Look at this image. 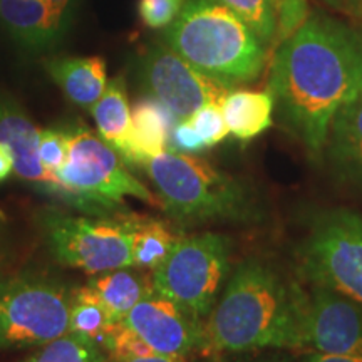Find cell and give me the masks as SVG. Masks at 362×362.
Returning <instances> with one entry per match:
<instances>
[{
  "instance_id": "8",
  "label": "cell",
  "mask_w": 362,
  "mask_h": 362,
  "mask_svg": "<svg viewBox=\"0 0 362 362\" xmlns=\"http://www.w3.org/2000/svg\"><path fill=\"white\" fill-rule=\"evenodd\" d=\"M124 211L86 218L47 206L37 218L45 243L59 264L96 275L134 267L133 238L123 220Z\"/></svg>"
},
{
  "instance_id": "10",
  "label": "cell",
  "mask_w": 362,
  "mask_h": 362,
  "mask_svg": "<svg viewBox=\"0 0 362 362\" xmlns=\"http://www.w3.org/2000/svg\"><path fill=\"white\" fill-rule=\"evenodd\" d=\"M139 74L148 96L168 107L176 121L188 119L206 104H220L232 90L194 69L166 44L144 54Z\"/></svg>"
},
{
  "instance_id": "26",
  "label": "cell",
  "mask_w": 362,
  "mask_h": 362,
  "mask_svg": "<svg viewBox=\"0 0 362 362\" xmlns=\"http://www.w3.org/2000/svg\"><path fill=\"white\" fill-rule=\"evenodd\" d=\"M185 0H138V13L149 29H166L180 16Z\"/></svg>"
},
{
  "instance_id": "5",
  "label": "cell",
  "mask_w": 362,
  "mask_h": 362,
  "mask_svg": "<svg viewBox=\"0 0 362 362\" xmlns=\"http://www.w3.org/2000/svg\"><path fill=\"white\" fill-rule=\"evenodd\" d=\"M71 296L45 275H0V351L44 346L67 334Z\"/></svg>"
},
{
  "instance_id": "11",
  "label": "cell",
  "mask_w": 362,
  "mask_h": 362,
  "mask_svg": "<svg viewBox=\"0 0 362 362\" xmlns=\"http://www.w3.org/2000/svg\"><path fill=\"white\" fill-rule=\"evenodd\" d=\"M40 129L13 99L0 96V143L11 153L13 171L22 181L29 183L37 193L47 194L52 200L88 214L103 216V211L83 194L66 188L57 176L44 170L39 158Z\"/></svg>"
},
{
  "instance_id": "19",
  "label": "cell",
  "mask_w": 362,
  "mask_h": 362,
  "mask_svg": "<svg viewBox=\"0 0 362 362\" xmlns=\"http://www.w3.org/2000/svg\"><path fill=\"white\" fill-rule=\"evenodd\" d=\"M123 220L133 238L134 267L153 272L170 255L180 237L171 232L170 226L151 216L123 214Z\"/></svg>"
},
{
  "instance_id": "35",
  "label": "cell",
  "mask_w": 362,
  "mask_h": 362,
  "mask_svg": "<svg viewBox=\"0 0 362 362\" xmlns=\"http://www.w3.org/2000/svg\"><path fill=\"white\" fill-rule=\"evenodd\" d=\"M322 2L327 4L329 7L337 8V11H342V12H349V13H352V8H351L349 0H322Z\"/></svg>"
},
{
  "instance_id": "17",
  "label": "cell",
  "mask_w": 362,
  "mask_h": 362,
  "mask_svg": "<svg viewBox=\"0 0 362 362\" xmlns=\"http://www.w3.org/2000/svg\"><path fill=\"white\" fill-rule=\"evenodd\" d=\"M86 285L93 288L115 322L123 320L138 302L155 291L151 272L148 274V270L138 267H124L96 274V277Z\"/></svg>"
},
{
  "instance_id": "33",
  "label": "cell",
  "mask_w": 362,
  "mask_h": 362,
  "mask_svg": "<svg viewBox=\"0 0 362 362\" xmlns=\"http://www.w3.org/2000/svg\"><path fill=\"white\" fill-rule=\"evenodd\" d=\"M305 362H362V356H351V354H317L309 356Z\"/></svg>"
},
{
  "instance_id": "3",
  "label": "cell",
  "mask_w": 362,
  "mask_h": 362,
  "mask_svg": "<svg viewBox=\"0 0 362 362\" xmlns=\"http://www.w3.org/2000/svg\"><path fill=\"white\" fill-rule=\"evenodd\" d=\"M165 44L226 89L259 78L269 51L250 27L218 0H185L180 16L166 27Z\"/></svg>"
},
{
  "instance_id": "18",
  "label": "cell",
  "mask_w": 362,
  "mask_h": 362,
  "mask_svg": "<svg viewBox=\"0 0 362 362\" xmlns=\"http://www.w3.org/2000/svg\"><path fill=\"white\" fill-rule=\"evenodd\" d=\"M220 106L228 131L240 141H250L274 123V99L269 90H228Z\"/></svg>"
},
{
  "instance_id": "28",
  "label": "cell",
  "mask_w": 362,
  "mask_h": 362,
  "mask_svg": "<svg viewBox=\"0 0 362 362\" xmlns=\"http://www.w3.org/2000/svg\"><path fill=\"white\" fill-rule=\"evenodd\" d=\"M279 8V42L287 39L296 33L307 17H309V6L307 0H275Z\"/></svg>"
},
{
  "instance_id": "12",
  "label": "cell",
  "mask_w": 362,
  "mask_h": 362,
  "mask_svg": "<svg viewBox=\"0 0 362 362\" xmlns=\"http://www.w3.org/2000/svg\"><path fill=\"white\" fill-rule=\"evenodd\" d=\"M203 322L153 291L138 302L123 319L126 327L133 330L155 354L185 357L205 351Z\"/></svg>"
},
{
  "instance_id": "14",
  "label": "cell",
  "mask_w": 362,
  "mask_h": 362,
  "mask_svg": "<svg viewBox=\"0 0 362 362\" xmlns=\"http://www.w3.org/2000/svg\"><path fill=\"white\" fill-rule=\"evenodd\" d=\"M178 123L166 106L155 98H143L134 103L131 110V128L128 146L123 160L129 165H146V163L168 146L171 129Z\"/></svg>"
},
{
  "instance_id": "20",
  "label": "cell",
  "mask_w": 362,
  "mask_h": 362,
  "mask_svg": "<svg viewBox=\"0 0 362 362\" xmlns=\"http://www.w3.org/2000/svg\"><path fill=\"white\" fill-rule=\"evenodd\" d=\"M93 116L99 136L124 156L131 128V107L123 78L107 83L101 99L94 104Z\"/></svg>"
},
{
  "instance_id": "31",
  "label": "cell",
  "mask_w": 362,
  "mask_h": 362,
  "mask_svg": "<svg viewBox=\"0 0 362 362\" xmlns=\"http://www.w3.org/2000/svg\"><path fill=\"white\" fill-rule=\"evenodd\" d=\"M44 2L45 6H47L49 22H51L54 34H57L62 24V16H64L66 8L69 6L71 0H44Z\"/></svg>"
},
{
  "instance_id": "25",
  "label": "cell",
  "mask_w": 362,
  "mask_h": 362,
  "mask_svg": "<svg viewBox=\"0 0 362 362\" xmlns=\"http://www.w3.org/2000/svg\"><path fill=\"white\" fill-rule=\"evenodd\" d=\"M188 119L194 126V129L198 131V134L202 136L206 148L221 143L230 133L220 104H206Z\"/></svg>"
},
{
  "instance_id": "24",
  "label": "cell",
  "mask_w": 362,
  "mask_h": 362,
  "mask_svg": "<svg viewBox=\"0 0 362 362\" xmlns=\"http://www.w3.org/2000/svg\"><path fill=\"white\" fill-rule=\"evenodd\" d=\"M42 349L22 362H106L107 356L96 342L78 334L64 336L40 346Z\"/></svg>"
},
{
  "instance_id": "6",
  "label": "cell",
  "mask_w": 362,
  "mask_h": 362,
  "mask_svg": "<svg viewBox=\"0 0 362 362\" xmlns=\"http://www.w3.org/2000/svg\"><path fill=\"white\" fill-rule=\"evenodd\" d=\"M232 240L221 233H198L178 240L151 272L153 287L185 310L205 320L218 300L230 269Z\"/></svg>"
},
{
  "instance_id": "27",
  "label": "cell",
  "mask_w": 362,
  "mask_h": 362,
  "mask_svg": "<svg viewBox=\"0 0 362 362\" xmlns=\"http://www.w3.org/2000/svg\"><path fill=\"white\" fill-rule=\"evenodd\" d=\"M67 131L44 129L40 131L39 139V158L44 170L49 175L56 176L57 170L67 156Z\"/></svg>"
},
{
  "instance_id": "22",
  "label": "cell",
  "mask_w": 362,
  "mask_h": 362,
  "mask_svg": "<svg viewBox=\"0 0 362 362\" xmlns=\"http://www.w3.org/2000/svg\"><path fill=\"white\" fill-rule=\"evenodd\" d=\"M0 16L27 44L40 45L56 35L44 0H0Z\"/></svg>"
},
{
  "instance_id": "1",
  "label": "cell",
  "mask_w": 362,
  "mask_h": 362,
  "mask_svg": "<svg viewBox=\"0 0 362 362\" xmlns=\"http://www.w3.org/2000/svg\"><path fill=\"white\" fill-rule=\"evenodd\" d=\"M269 93L274 112L310 156H320L334 116L362 94V35L314 13L274 52Z\"/></svg>"
},
{
  "instance_id": "9",
  "label": "cell",
  "mask_w": 362,
  "mask_h": 362,
  "mask_svg": "<svg viewBox=\"0 0 362 362\" xmlns=\"http://www.w3.org/2000/svg\"><path fill=\"white\" fill-rule=\"evenodd\" d=\"M67 138L66 161L56 173L66 188L93 202L104 216L124 211L126 197L156 205L153 193L129 173L119 153L101 136L78 126L67 131Z\"/></svg>"
},
{
  "instance_id": "13",
  "label": "cell",
  "mask_w": 362,
  "mask_h": 362,
  "mask_svg": "<svg viewBox=\"0 0 362 362\" xmlns=\"http://www.w3.org/2000/svg\"><path fill=\"white\" fill-rule=\"evenodd\" d=\"M305 347L320 354L362 356V307L341 293L310 285Z\"/></svg>"
},
{
  "instance_id": "36",
  "label": "cell",
  "mask_w": 362,
  "mask_h": 362,
  "mask_svg": "<svg viewBox=\"0 0 362 362\" xmlns=\"http://www.w3.org/2000/svg\"><path fill=\"white\" fill-rule=\"evenodd\" d=\"M349 4L354 16H362V0H349Z\"/></svg>"
},
{
  "instance_id": "15",
  "label": "cell",
  "mask_w": 362,
  "mask_h": 362,
  "mask_svg": "<svg viewBox=\"0 0 362 362\" xmlns=\"http://www.w3.org/2000/svg\"><path fill=\"white\" fill-rule=\"evenodd\" d=\"M49 74L67 99L93 110L106 90V62L103 57H64L47 64Z\"/></svg>"
},
{
  "instance_id": "29",
  "label": "cell",
  "mask_w": 362,
  "mask_h": 362,
  "mask_svg": "<svg viewBox=\"0 0 362 362\" xmlns=\"http://www.w3.org/2000/svg\"><path fill=\"white\" fill-rule=\"evenodd\" d=\"M168 143L171 151L185 153V155H194V153H200L203 149H206L205 141L198 134V131L194 129V126L189 123V119L178 121L175 124V128L171 129Z\"/></svg>"
},
{
  "instance_id": "32",
  "label": "cell",
  "mask_w": 362,
  "mask_h": 362,
  "mask_svg": "<svg viewBox=\"0 0 362 362\" xmlns=\"http://www.w3.org/2000/svg\"><path fill=\"white\" fill-rule=\"evenodd\" d=\"M106 362H187L185 357H173V356H138V357H126V359H107Z\"/></svg>"
},
{
  "instance_id": "4",
  "label": "cell",
  "mask_w": 362,
  "mask_h": 362,
  "mask_svg": "<svg viewBox=\"0 0 362 362\" xmlns=\"http://www.w3.org/2000/svg\"><path fill=\"white\" fill-rule=\"evenodd\" d=\"M144 168L160 194L161 206L181 223L259 218L255 193L205 160L166 149Z\"/></svg>"
},
{
  "instance_id": "21",
  "label": "cell",
  "mask_w": 362,
  "mask_h": 362,
  "mask_svg": "<svg viewBox=\"0 0 362 362\" xmlns=\"http://www.w3.org/2000/svg\"><path fill=\"white\" fill-rule=\"evenodd\" d=\"M116 322L112 320L106 307L94 291L88 285L72 292L69 309V330L89 341L96 342L99 347L104 346L107 334ZM104 351V349H103Z\"/></svg>"
},
{
  "instance_id": "30",
  "label": "cell",
  "mask_w": 362,
  "mask_h": 362,
  "mask_svg": "<svg viewBox=\"0 0 362 362\" xmlns=\"http://www.w3.org/2000/svg\"><path fill=\"white\" fill-rule=\"evenodd\" d=\"M214 362H293L288 356L279 354V352H262L248 351L238 352V354H220L211 357Z\"/></svg>"
},
{
  "instance_id": "34",
  "label": "cell",
  "mask_w": 362,
  "mask_h": 362,
  "mask_svg": "<svg viewBox=\"0 0 362 362\" xmlns=\"http://www.w3.org/2000/svg\"><path fill=\"white\" fill-rule=\"evenodd\" d=\"M13 171V160L8 153V149L0 143V181H4L6 178H8Z\"/></svg>"
},
{
  "instance_id": "2",
  "label": "cell",
  "mask_w": 362,
  "mask_h": 362,
  "mask_svg": "<svg viewBox=\"0 0 362 362\" xmlns=\"http://www.w3.org/2000/svg\"><path fill=\"white\" fill-rule=\"evenodd\" d=\"M309 291L259 257L242 262L203 322V356L305 347Z\"/></svg>"
},
{
  "instance_id": "7",
  "label": "cell",
  "mask_w": 362,
  "mask_h": 362,
  "mask_svg": "<svg viewBox=\"0 0 362 362\" xmlns=\"http://www.w3.org/2000/svg\"><path fill=\"white\" fill-rule=\"evenodd\" d=\"M296 257L305 282L341 293L362 307L361 215L332 210L317 216Z\"/></svg>"
},
{
  "instance_id": "23",
  "label": "cell",
  "mask_w": 362,
  "mask_h": 362,
  "mask_svg": "<svg viewBox=\"0 0 362 362\" xmlns=\"http://www.w3.org/2000/svg\"><path fill=\"white\" fill-rule=\"evenodd\" d=\"M238 16L267 47L279 42V8L275 0H218Z\"/></svg>"
},
{
  "instance_id": "16",
  "label": "cell",
  "mask_w": 362,
  "mask_h": 362,
  "mask_svg": "<svg viewBox=\"0 0 362 362\" xmlns=\"http://www.w3.org/2000/svg\"><path fill=\"white\" fill-rule=\"evenodd\" d=\"M325 148L337 171L362 183V94L334 116Z\"/></svg>"
}]
</instances>
